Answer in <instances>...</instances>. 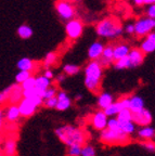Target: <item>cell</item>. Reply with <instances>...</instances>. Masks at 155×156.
<instances>
[{"label": "cell", "mask_w": 155, "mask_h": 156, "mask_svg": "<svg viewBox=\"0 0 155 156\" xmlns=\"http://www.w3.org/2000/svg\"><path fill=\"white\" fill-rule=\"evenodd\" d=\"M137 136L139 139L143 140V141H146V140H153L155 136V128L150 125H146V126H140L138 130L136 131Z\"/></svg>", "instance_id": "d6986e66"}, {"label": "cell", "mask_w": 155, "mask_h": 156, "mask_svg": "<svg viewBox=\"0 0 155 156\" xmlns=\"http://www.w3.org/2000/svg\"><path fill=\"white\" fill-rule=\"evenodd\" d=\"M106 128L112 130H121V124H119L118 119H117L116 117H109Z\"/></svg>", "instance_id": "f35d334b"}, {"label": "cell", "mask_w": 155, "mask_h": 156, "mask_svg": "<svg viewBox=\"0 0 155 156\" xmlns=\"http://www.w3.org/2000/svg\"><path fill=\"white\" fill-rule=\"evenodd\" d=\"M56 103H58V99H56V97L49 98V99L44 100V105L46 107H48V108H56Z\"/></svg>", "instance_id": "ab89813d"}, {"label": "cell", "mask_w": 155, "mask_h": 156, "mask_svg": "<svg viewBox=\"0 0 155 156\" xmlns=\"http://www.w3.org/2000/svg\"><path fill=\"white\" fill-rule=\"evenodd\" d=\"M16 34L21 39H29L34 35V30H33V28L29 25L22 24L17 27Z\"/></svg>", "instance_id": "4316f807"}, {"label": "cell", "mask_w": 155, "mask_h": 156, "mask_svg": "<svg viewBox=\"0 0 155 156\" xmlns=\"http://www.w3.org/2000/svg\"><path fill=\"white\" fill-rule=\"evenodd\" d=\"M65 33L70 40H77L84 33V23L76 17L70 20L65 24Z\"/></svg>", "instance_id": "52a82bcc"}, {"label": "cell", "mask_w": 155, "mask_h": 156, "mask_svg": "<svg viewBox=\"0 0 155 156\" xmlns=\"http://www.w3.org/2000/svg\"><path fill=\"white\" fill-rule=\"evenodd\" d=\"M132 2L136 5H138V7H141V5H144V1H143V0H132Z\"/></svg>", "instance_id": "bcb514c9"}, {"label": "cell", "mask_w": 155, "mask_h": 156, "mask_svg": "<svg viewBox=\"0 0 155 156\" xmlns=\"http://www.w3.org/2000/svg\"><path fill=\"white\" fill-rule=\"evenodd\" d=\"M104 46L105 44L102 41H100V40H96V41L92 42L89 46L88 51H87L89 60H99L102 52H103Z\"/></svg>", "instance_id": "9a60e30c"}, {"label": "cell", "mask_w": 155, "mask_h": 156, "mask_svg": "<svg viewBox=\"0 0 155 156\" xmlns=\"http://www.w3.org/2000/svg\"><path fill=\"white\" fill-rule=\"evenodd\" d=\"M124 32L128 35H135V23H127L124 27Z\"/></svg>", "instance_id": "b9f144b4"}, {"label": "cell", "mask_w": 155, "mask_h": 156, "mask_svg": "<svg viewBox=\"0 0 155 156\" xmlns=\"http://www.w3.org/2000/svg\"><path fill=\"white\" fill-rule=\"evenodd\" d=\"M121 130L126 133L127 136H132L133 133H136L137 131V125L135 124L133 120H130V122H124V124H121Z\"/></svg>", "instance_id": "83f0119b"}, {"label": "cell", "mask_w": 155, "mask_h": 156, "mask_svg": "<svg viewBox=\"0 0 155 156\" xmlns=\"http://www.w3.org/2000/svg\"><path fill=\"white\" fill-rule=\"evenodd\" d=\"M67 1H70V3H77V2H79L80 0H67Z\"/></svg>", "instance_id": "681fc988"}, {"label": "cell", "mask_w": 155, "mask_h": 156, "mask_svg": "<svg viewBox=\"0 0 155 156\" xmlns=\"http://www.w3.org/2000/svg\"><path fill=\"white\" fill-rule=\"evenodd\" d=\"M2 151L5 156H16V139L13 136L7 138L3 143Z\"/></svg>", "instance_id": "7402d4cb"}, {"label": "cell", "mask_w": 155, "mask_h": 156, "mask_svg": "<svg viewBox=\"0 0 155 156\" xmlns=\"http://www.w3.org/2000/svg\"><path fill=\"white\" fill-rule=\"evenodd\" d=\"M96 33L101 38L113 40L123 35L124 27L114 17H105L96 24Z\"/></svg>", "instance_id": "3957f363"}, {"label": "cell", "mask_w": 155, "mask_h": 156, "mask_svg": "<svg viewBox=\"0 0 155 156\" xmlns=\"http://www.w3.org/2000/svg\"><path fill=\"white\" fill-rule=\"evenodd\" d=\"M3 118H5V111L0 107V130L3 126Z\"/></svg>", "instance_id": "f6af8a7d"}, {"label": "cell", "mask_w": 155, "mask_h": 156, "mask_svg": "<svg viewBox=\"0 0 155 156\" xmlns=\"http://www.w3.org/2000/svg\"><path fill=\"white\" fill-rule=\"evenodd\" d=\"M56 99H58V103H56V110L61 111V112L70 110L72 104H73L72 98L68 95L66 91L59 90L58 93H56Z\"/></svg>", "instance_id": "8fae6325"}, {"label": "cell", "mask_w": 155, "mask_h": 156, "mask_svg": "<svg viewBox=\"0 0 155 156\" xmlns=\"http://www.w3.org/2000/svg\"><path fill=\"white\" fill-rule=\"evenodd\" d=\"M42 75L46 76V77H47V78H49V79H53V78H54V73H53V71L51 69V67L45 68L44 74H42Z\"/></svg>", "instance_id": "7bdbcfd3"}, {"label": "cell", "mask_w": 155, "mask_h": 156, "mask_svg": "<svg viewBox=\"0 0 155 156\" xmlns=\"http://www.w3.org/2000/svg\"><path fill=\"white\" fill-rule=\"evenodd\" d=\"M5 118L9 122H17L21 119V113L17 104H10L5 110Z\"/></svg>", "instance_id": "e0dca14e"}, {"label": "cell", "mask_w": 155, "mask_h": 156, "mask_svg": "<svg viewBox=\"0 0 155 156\" xmlns=\"http://www.w3.org/2000/svg\"><path fill=\"white\" fill-rule=\"evenodd\" d=\"M80 156H97V150L91 144H84L81 146Z\"/></svg>", "instance_id": "1f68e13d"}, {"label": "cell", "mask_w": 155, "mask_h": 156, "mask_svg": "<svg viewBox=\"0 0 155 156\" xmlns=\"http://www.w3.org/2000/svg\"><path fill=\"white\" fill-rule=\"evenodd\" d=\"M142 146L143 150H146L149 153H155V141H152V140H146V141L141 142L140 144Z\"/></svg>", "instance_id": "74e56055"}, {"label": "cell", "mask_w": 155, "mask_h": 156, "mask_svg": "<svg viewBox=\"0 0 155 156\" xmlns=\"http://www.w3.org/2000/svg\"><path fill=\"white\" fill-rule=\"evenodd\" d=\"M129 99V106L128 108L131 111L132 114H136V113H139L143 110V108H146V104H144V100H143V98L140 97V95H137V94H133L128 97Z\"/></svg>", "instance_id": "2e32d148"}, {"label": "cell", "mask_w": 155, "mask_h": 156, "mask_svg": "<svg viewBox=\"0 0 155 156\" xmlns=\"http://www.w3.org/2000/svg\"><path fill=\"white\" fill-rule=\"evenodd\" d=\"M59 61V55L56 52L54 51H50L45 55L44 61H42V65L45 68H49L52 67L53 65H56Z\"/></svg>", "instance_id": "484cf974"}, {"label": "cell", "mask_w": 155, "mask_h": 156, "mask_svg": "<svg viewBox=\"0 0 155 156\" xmlns=\"http://www.w3.org/2000/svg\"><path fill=\"white\" fill-rule=\"evenodd\" d=\"M146 15L150 19L155 20V3H151V5H146Z\"/></svg>", "instance_id": "60d3db41"}, {"label": "cell", "mask_w": 155, "mask_h": 156, "mask_svg": "<svg viewBox=\"0 0 155 156\" xmlns=\"http://www.w3.org/2000/svg\"><path fill=\"white\" fill-rule=\"evenodd\" d=\"M12 87H13V83H12V85H10L9 87L5 88V89H3L2 91H0V106H1V105H3L5 103L8 102L10 91H11Z\"/></svg>", "instance_id": "d590c367"}, {"label": "cell", "mask_w": 155, "mask_h": 156, "mask_svg": "<svg viewBox=\"0 0 155 156\" xmlns=\"http://www.w3.org/2000/svg\"><path fill=\"white\" fill-rule=\"evenodd\" d=\"M114 101H115V98L112 93L107 92V91H102V92L99 93V95H98L97 104L100 110H105V108H106L107 106H110Z\"/></svg>", "instance_id": "ac0fdd59"}, {"label": "cell", "mask_w": 155, "mask_h": 156, "mask_svg": "<svg viewBox=\"0 0 155 156\" xmlns=\"http://www.w3.org/2000/svg\"><path fill=\"white\" fill-rule=\"evenodd\" d=\"M81 146L82 145H80V144H72V145H68L66 155L67 156H80Z\"/></svg>", "instance_id": "d6a6232c"}, {"label": "cell", "mask_w": 155, "mask_h": 156, "mask_svg": "<svg viewBox=\"0 0 155 156\" xmlns=\"http://www.w3.org/2000/svg\"><path fill=\"white\" fill-rule=\"evenodd\" d=\"M144 5H151V3H155V0H143Z\"/></svg>", "instance_id": "c3c4849f"}, {"label": "cell", "mask_w": 155, "mask_h": 156, "mask_svg": "<svg viewBox=\"0 0 155 156\" xmlns=\"http://www.w3.org/2000/svg\"><path fill=\"white\" fill-rule=\"evenodd\" d=\"M153 141H155V136H154V139H153Z\"/></svg>", "instance_id": "816d5d0a"}, {"label": "cell", "mask_w": 155, "mask_h": 156, "mask_svg": "<svg viewBox=\"0 0 155 156\" xmlns=\"http://www.w3.org/2000/svg\"><path fill=\"white\" fill-rule=\"evenodd\" d=\"M123 108H124V106H123V104H121V100H119V101H114L110 106H107L106 108L103 111H104V113L109 117H116L117 114H118Z\"/></svg>", "instance_id": "d4e9b609"}, {"label": "cell", "mask_w": 155, "mask_h": 156, "mask_svg": "<svg viewBox=\"0 0 155 156\" xmlns=\"http://www.w3.org/2000/svg\"><path fill=\"white\" fill-rule=\"evenodd\" d=\"M103 69L102 65L98 60H90L84 68L85 74V87L87 90L92 93H98L101 88L102 78H103Z\"/></svg>", "instance_id": "6da1fadb"}, {"label": "cell", "mask_w": 155, "mask_h": 156, "mask_svg": "<svg viewBox=\"0 0 155 156\" xmlns=\"http://www.w3.org/2000/svg\"><path fill=\"white\" fill-rule=\"evenodd\" d=\"M31 75H32V73H31V72L20 71L19 73L15 75V83H19V85H21V83H22L24 80H26L27 78H28Z\"/></svg>", "instance_id": "8d00e7d4"}, {"label": "cell", "mask_w": 155, "mask_h": 156, "mask_svg": "<svg viewBox=\"0 0 155 156\" xmlns=\"http://www.w3.org/2000/svg\"><path fill=\"white\" fill-rule=\"evenodd\" d=\"M99 138L101 142L109 145H124L129 142V136L124 133L121 130H112L109 128L101 130Z\"/></svg>", "instance_id": "277c9868"}, {"label": "cell", "mask_w": 155, "mask_h": 156, "mask_svg": "<svg viewBox=\"0 0 155 156\" xmlns=\"http://www.w3.org/2000/svg\"><path fill=\"white\" fill-rule=\"evenodd\" d=\"M132 120L137 126H146L150 125L153 120L152 113L146 108H143L141 112L132 114Z\"/></svg>", "instance_id": "5bb4252c"}, {"label": "cell", "mask_w": 155, "mask_h": 156, "mask_svg": "<svg viewBox=\"0 0 155 156\" xmlns=\"http://www.w3.org/2000/svg\"><path fill=\"white\" fill-rule=\"evenodd\" d=\"M139 48L142 50L144 54H151L155 51V32H151L146 35L144 38H142Z\"/></svg>", "instance_id": "4fadbf2b"}, {"label": "cell", "mask_w": 155, "mask_h": 156, "mask_svg": "<svg viewBox=\"0 0 155 156\" xmlns=\"http://www.w3.org/2000/svg\"><path fill=\"white\" fill-rule=\"evenodd\" d=\"M116 118L118 119L119 124L130 122V120H132V113H131V111L129 110V108H123V110L117 114Z\"/></svg>", "instance_id": "f1b7e54d"}, {"label": "cell", "mask_w": 155, "mask_h": 156, "mask_svg": "<svg viewBox=\"0 0 155 156\" xmlns=\"http://www.w3.org/2000/svg\"><path fill=\"white\" fill-rule=\"evenodd\" d=\"M154 24H155V20H154Z\"/></svg>", "instance_id": "f5cc1de1"}, {"label": "cell", "mask_w": 155, "mask_h": 156, "mask_svg": "<svg viewBox=\"0 0 155 156\" xmlns=\"http://www.w3.org/2000/svg\"><path fill=\"white\" fill-rule=\"evenodd\" d=\"M65 79H66V75L63 73V72H62V73H60V74H58V75L56 76V81L58 83H64V81H65Z\"/></svg>", "instance_id": "ee69618b"}, {"label": "cell", "mask_w": 155, "mask_h": 156, "mask_svg": "<svg viewBox=\"0 0 155 156\" xmlns=\"http://www.w3.org/2000/svg\"><path fill=\"white\" fill-rule=\"evenodd\" d=\"M52 85V79H49L46 76L39 75L36 76V83H35V88L37 90H39L40 92L44 93V91L46 90L47 88H49Z\"/></svg>", "instance_id": "cb8c5ba5"}, {"label": "cell", "mask_w": 155, "mask_h": 156, "mask_svg": "<svg viewBox=\"0 0 155 156\" xmlns=\"http://www.w3.org/2000/svg\"><path fill=\"white\" fill-rule=\"evenodd\" d=\"M17 105H19L21 117H23V118H28V117L33 116V115L36 113L37 108H38V107L33 103V101L31 100V99H27V98H23Z\"/></svg>", "instance_id": "9c48e42d"}, {"label": "cell", "mask_w": 155, "mask_h": 156, "mask_svg": "<svg viewBox=\"0 0 155 156\" xmlns=\"http://www.w3.org/2000/svg\"><path fill=\"white\" fill-rule=\"evenodd\" d=\"M54 8L58 13L59 17L61 21L63 22H67L70 20L74 19L76 15V9L73 5V3H70L67 0H58L54 3Z\"/></svg>", "instance_id": "5b68a950"}, {"label": "cell", "mask_w": 155, "mask_h": 156, "mask_svg": "<svg viewBox=\"0 0 155 156\" xmlns=\"http://www.w3.org/2000/svg\"><path fill=\"white\" fill-rule=\"evenodd\" d=\"M82 97H84V95H82L81 93H77V94L75 95V100L76 101H80L82 99Z\"/></svg>", "instance_id": "7dc6e473"}, {"label": "cell", "mask_w": 155, "mask_h": 156, "mask_svg": "<svg viewBox=\"0 0 155 156\" xmlns=\"http://www.w3.org/2000/svg\"><path fill=\"white\" fill-rule=\"evenodd\" d=\"M155 29L154 20L146 16L139 17L135 22V36L137 38H144Z\"/></svg>", "instance_id": "8992f818"}, {"label": "cell", "mask_w": 155, "mask_h": 156, "mask_svg": "<svg viewBox=\"0 0 155 156\" xmlns=\"http://www.w3.org/2000/svg\"><path fill=\"white\" fill-rule=\"evenodd\" d=\"M99 63L102 65V67H109L110 65L114 63V46L113 44H106L104 46L103 52H102L101 56L98 60Z\"/></svg>", "instance_id": "30bf717a"}, {"label": "cell", "mask_w": 155, "mask_h": 156, "mask_svg": "<svg viewBox=\"0 0 155 156\" xmlns=\"http://www.w3.org/2000/svg\"><path fill=\"white\" fill-rule=\"evenodd\" d=\"M114 67L116 69H127V68H130V62H129L128 56H124L121 58H118L116 61H114Z\"/></svg>", "instance_id": "4dcf8cb0"}, {"label": "cell", "mask_w": 155, "mask_h": 156, "mask_svg": "<svg viewBox=\"0 0 155 156\" xmlns=\"http://www.w3.org/2000/svg\"><path fill=\"white\" fill-rule=\"evenodd\" d=\"M107 120H109V116L104 113L103 110L96 111L90 117V125L92 128L98 131L105 129L107 127Z\"/></svg>", "instance_id": "ba28073f"}, {"label": "cell", "mask_w": 155, "mask_h": 156, "mask_svg": "<svg viewBox=\"0 0 155 156\" xmlns=\"http://www.w3.org/2000/svg\"><path fill=\"white\" fill-rule=\"evenodd\" d=\"M130 51V46L125 42H119L114 46V61L121 58L124 56H127Z\"/></svg>", "instance_id": "603a6c76"}, {"label": "cell", "mask_w": 155, "mask_h": 156, "mask_svg": "<svg viewBox=\"0 0 155 156\" xmlns=\"http://www.w3.org/2000/svg\"><path fill=\"white\" fill-rule=\"evenodd\" d=\"M80 72V66L76 65V64H65L63 65V73L66 76H75Z\"/></svg>", "instance_id": "f546056e"}, {"label": "cell", "mask_w": 155, "mask_h": 156, "mask_svg": "<svg viewBox=\"0 0 155 156\" xmlns=\"http://www.w3.org/2000/svg\"><path fill=\"white\" fill-rule=\"evenodd\" d=\"M54 133L58 136V139L66 146L72 145V144L84 145L86 141L85 132L80 128L73 126V125H62L56 128Z\"/></svg>", "instance_id": "7a4b0ae2"}, {"label": "cell", "mask_w": 155, "mask_h": 156, "mask_svg": "<svg viewBox=\"0 0 155 156\" xmlns=\"http://www.w3.org/2000/svg\"><path fill=\"white\" fill-rule=\"evenodd\" d=\"M127 56H128L129 62H130V68H135L142 65L144 62L146 54L143 53L140 48H130V51Z\"/></svg>", "instance_id": "7c38bea8"}, {"label": "cell", "mask_w": 155, "mask_h": 156, "mask_svg": "<svg viewBox=\"0 0 155 156\" xmlns=\"http://www.w3.org/2000/svg\"><path fill=\"white\" fill-rule=\"evenodd\" d=\"M16 67L19 71H27L33 73L37 67V62L29 58H22L17 61Z\"/></svg>", "instance_id": "44dd1931"}, {"label": "cell", "mask_w": 155, "mask_h": 156, "mask_svg": "<svg viewBox=\"0 0 155 156\" xmlns=\"http://www.w3.org/2000/svg\"><path fill=\"white\" fill-rule=\"evenodd\" d=\"M23 99V89L19 83H13V87L10 91L8 102L10 104H19V102Z\"/></svg>", "instance_id": "ffe728a7"}, {"label": "cell", "mask_w": 155, "mask_h": 156, "mask_svg": "<svg viewBox=\"0 0 155 156\" xmlns=\"http://www.w3.org/2000/svg\"><path fill=\"white\" fill-rule=\"evenodd\" d=\"M0 156H5V155H3V151H2V149H0Z\"/></svg>", "instance_id": "f907efd6"}, {"label": "cell", "mask_w": 155, "mask_h": 156, "mask_svg": "<svg viewBox=\"0 0 155 156\" xmlns=\"http://www.w3.org/2000/svg\"><path fill=\"white\" fill-rule=\"evenodd\" d=\"M58 88L56 87V86L51 85L49 88H47L46 90L44 91V93H42V99L44 100H46V99H49V98H53V97H56V93H58Z\"/></svg>", "instance_id": "836d02e7"}, {"label": "cell", "mask_w": 155, "mask_h": 156, "mask_svg": "<svg viewBox=\"0 0 155 156\" xmlns=\"http://www.w3.org/2000/svg\"><path fill=\"white\" fill-rule=\"evenodd\" d=\"M35 83H36V76L31 75L26 80H24L22 83H21V87H22L23 90L32 89V88H35Z\"/></svg>", "instance_id": "e575fe53"}]
</instances>
